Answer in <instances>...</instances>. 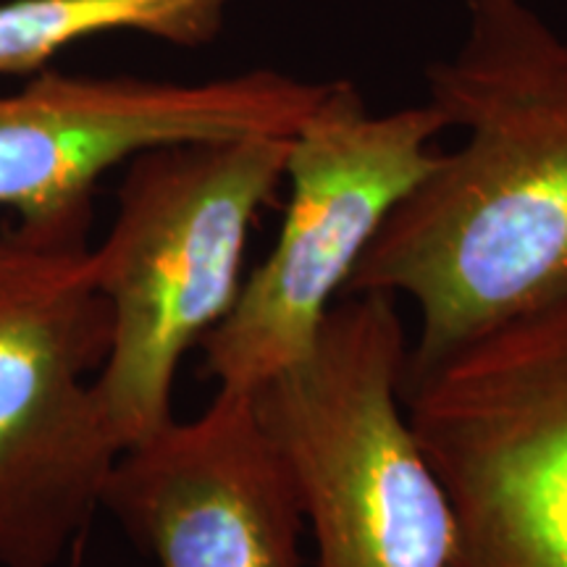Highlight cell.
I'll return each instance as SVG.
<instances>
[{"mask_svg": "<svg viewBox=\"0 0 567 567\" xmlns=\"http://www.w3.org/2000/svg\"><path fill=\"white\" fill-rule=\"evenodd\" d=\"M425 82L463 145L394 205L342 289L415 305L405 381L567 300V40L526 0H467L457 51Z\"/></svg>", "mask_w": 567, "mask_h": 567, "instance_id": "obj_1", "label": "cell"}, {"mask_svg": "<svg viewBox=\"0 0 567 567\" xmlns=\"http://www.w3.org/2000/svg\"><path fill=\"white\" fill-rule=\"evenodd\" d=\"M287 153L289 137L252 134L126 163L116 216L90 252L113 321L92 386L122 450L174 421L176 371L237 300L247 234L284 182Z\"/></svg>", "mask_w": 567, "mask_h": 567, "instance_id": "obj_2", "label": "cell"}, {"mask_svg": "<svg viewBox=\"0 0 567 567\" xmlns=\"http://www.w3.org/2000/svg\"><path fill=\"white\" fill-rule=\"evenodd\" d=\"M396 297L342 295L300 363L252 396L292 467L316 567H446L455 509L402 405Z\"/></svg>", "mask_w": 567, "mask_h": 567, "instance_id": "obj_3", "label": "cell"}, {"mask_svg": "<svg viewBox=\"0 0 567 567\" xmlns=\"http://www.w3.org/2000/svg\"><path fill=\"white\" fill-rule=\"evenodd\" d=\"M92 200L0 226V567H55L122 444L87 379L111 350Z\"/></svg>", "mask_w": 567, "mask_h": 567, "instance_id": "obj_4", "label": "cell"}, {"mask_svg": "<svg viewBox=\"0 0 567 567\" xmlns=\"http://www.w3.org/2000/svg\"><path fill=\"white\" fill-rule=\"evenodd\" d=\"M444 130L429 101L373 113L352 82H329L289 137L279 239L200 342L203 373L218 389L252 394L310 354L375 231L436 163Z\"/></svg>", "mask_w": 567, "mask_h": 567, "instance_id": "obj_5", "label": "cell"}, {"mask_svg": "<svg viewBox=\"0 0 567 567\" xmlns=\"http://www.w3.org/2000/svg\"><path fill=\"white\" fill-rule=\"evenodd\" d=\"M455 509L446 567H567V300L402 384Z\"/></svg>", "mask_w": 567, "mask_h": 567, "instance_id": "obj_6", "label": "cell"}, {"mask_svg": "<svg viewBox=\"0 0 567 567\" xmlns=\"http://www.w3.org/2000/svg\"><path fill=\"white\" fill-rule=\"evenodd\" d=\"M326 90L276 69L208 82L42 71L0 95V205L34 221L92 200L105 172L153 147L292 137Z\"/></svg>", "mask_w": 567, "mask_h": 567, "instance_id": "obj_7", "label": "cell"}, {"mask_svg": "<svg viewBox=\"0 0 567 567\" xmlns=\"http://www.w3.org/2000/svg\"><path fill=\"white\" fill-rule=\"evenodd\" d=\"M101 507L158 567H302L292 467L250 394L218 389L195 421L126 446Z\"/></svg>", "mask_w": 567, "mask_h": 567, "instance_id": "obj_8", "label": "cell"}, {"mask_svg": "<svg viewBox=\"0 0 567 567\" xmlns=\"http://www.w3.org/2000/svg\"><path fill=\"white\" fill-rule=\"evenodd\" d=\"M239 0H9L0 3V76L38 71L105 32H140L176 48H203Z\"/></svg>", "mask_w": 567, "mask_h": 567, "instance_id": "obj_9", "label": "cell"}]
</instances>
